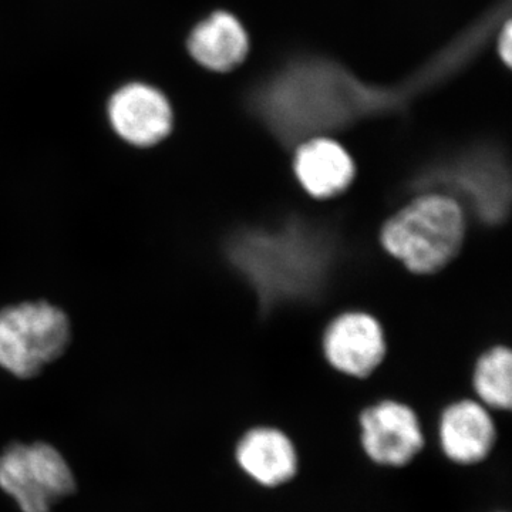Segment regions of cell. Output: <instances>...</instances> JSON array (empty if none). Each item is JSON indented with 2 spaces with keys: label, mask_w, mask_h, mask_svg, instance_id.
<instances>
[{
  "label": "cell",
  "mask_w": 512,
  "mask_h": 512,
  "mask_svg": "<svg viewBox=\"0 0 512 512\" xmlns=\"http://www.w3.org/2000/svg\"><path fill=\"white\" fill-rule=\"evenodd\" d=\"M359 423L367 456L382 466H406L424 446L419 417L406 404L384 400L366 409Z\"/></svg>",
  "instance_id": "cell-7"
},
{
  "label": "cell",
  "mask_w": 512,
  "mask_h": 512,
  "mask_svg": "<svg viewBox=\"0 0 512 512\" xmlns=\"http://www.w3.org/2000/svg\"><path fill=\"white\" fill-rule=\"evenodd\" d=\"M0 488L22 512H50L56 501L76 490V481L50 444H12L0 456Z\"/></svg>",
  "instance_id": "cell-6"
},
{
  "label": "cell",
  "mask_w": 512,
  "mask_h": 512,
  "mask_svg": "<svg viewBox=\"0 0 512 512\" xmlns=\"http://www.w3.org/2000/svg\"><path fill=\"white\" fill-rule=\"evenodd\" d=\"M323 353L340 373L366 377L386 356V339L377 319L365 312H346L333 319L323 335Z\"/></svg>",
  "instance_id": "cell-8"
},
{
  "label": "cell",
  "mask_w": 512,
  "mask_h": 512,
  "mask_svg": "<svg viewBox=\"0 0 512 512\" xmlns=\"http://www.w3.org/2000/svg\"><path fill=\"white\" fill-rule=\"evenodd\" d=\"M466 238L460 202L443 192H426L386 221L383 248L410 272L436 274L458 255Z\"/></svg>",
  "instance_id": "cell-3"
},
{
  "label": "cell",
  "mask_w": 512,
  "mask_h": 512,
  "mask_svg": "<svg viewBox=\"0 0 512 512\" xmlns=\"http://www.w3.org/2000/svg\"><path fill=\"white\" fill-rule=\"evenodd\" d=\"M497 47H498V53H500L501 59L504 60L505 64L507 66H510L511 64V56H512V42H511V22L510 18L505 20L503 23V26H501V29L498 30L497 33Z\"/></svg>",
  "instance_id": "cell-15"
},
{
  "label": "cell",
  "mask_w": 512,
  "mask_h": 512,
  "mask_svg": "<svg viewBox=\"0 0 512 512\" xmlns=\"http://www.w3.org/2000/svg\"><path fill=\"white\" fill-rule=\"evenodd\" d=\"M420 183L443 188V194L466 201L481 221L497 224L507 217L511 202L510 174L500 153L477 147L427 171Z\"/></svg>",
  "instance_id": "cell-5"
},
{
  "label": "cell",
  "mask_w": 512,
  "mask_h": 512,
  "mask_svg": "<svg viewBox=\"0 0 512 512\" xmlns=\"http://www.w3.org/2000/svg\"><path fill=\"white\" fill-rule=\"evenodd\" d=\"M510 3H498L454 37L407 79L363 82L338 60L303 53L289 57L249 89L252 116L285 146L328 137L357 121L406 110L470 66L508 19Z\"/></svg>",
  "instance_id": "cell-1"
},
{
  "label": "cell",
  "mask_w": 512,
  "mask_h": 512,
  "mask_svg": "<svg viewBox=\"0 0 512 512\" xmlns=\"http://www.w3.org/2000/svg\"><path fill=\"white\" fill-rule=\"evenodd\" d=\"M293 171L303 190L316 200L342 194L355 180V161L330 137H313L296 146Z\"/></svg>",
  "instance_id": "cell-10"
},
{
  "label": "cell",
  "mask_w": 512,
  "mask_h": 512,
  "mask_svg": "<svg viewBox=\"0 0 512 512\" xmlns=\"http://www.w3.org/2000/svg\"><path fill=\"white\" fill-rule=\"evenodd\" d=\"M439 436L441 448L451 461L471 466L491 453L497 431L484 404L460 400L444 410Z\"/></svg>",
  "instance_id": "cell-11"
},
{
  "label": "cell",
  "mask_w": 512,
  "mask_h": 512,
  "mask_svg": "<svg viewBox=\"0 0 512 512\" xmlns=\"http://www.w3.org/2000/svg\"><path fill=\"white\" fill-rule=\"evenodd\" d=\"M228 252L232 264L266 305L313 295L330 264L325 241L298 225L241 232L232 239Z\"/></svg>",
  "instance_id": "cell-2"
},
{
  "label": "cell",
  "mask_w": 512,
  "mask_h": 512,
  "mask_svg": "<svg viewBox=\"0 0 512 512\" xmlns=\"http://www.w3.org/2000/svg\"><path fill=\"white\" fill-rule=\"evenodd\" d=\"M474 389L481 404L497 410H510L512 404V355L510 349L497 346L478 359Z\"/></svg>",
  "instance_id": "cell-14"
},
{
  "label": "cell",
  "mask_w": 512,
  "mask_h": 512,
  "mask_svg": "<svg viewBox=\"0 0 512 512\" xmlns=\"http://www.w3.org/2000/svg\"><path fill=\"white\" fill-rule=\"evenodd\" d=\"M238 466L255 483L274 488L298 473V453L284 431L274 427L249 430L237 446Z\"/></svg>",
  "instance_id": "cell-12"
},
{
  "label": "cell",
  "mask_w": 512,
  "mask_h": 512,
  "mask_svg": "<svg viewBox=\"0 0 512 512\" xmlns=\"http://www.w3.org/2000/svg\"><path fill=\"white\" fill-rule=\"evenodd\" d=\"M69 340V319L55 305L25 302L0 311V367L20 379L62 356Z\"/></svg>",
  "instance_id": "cell-4"
},
{
  "label": "cell",
  "mask_w": 512,
  "mask_h": 512,
  "mask_svg": "<svg viewBox=\"0 0 512 512\" xmlns=\"http://www.w3.org/2000/svg\"><path fill=\"white\" fill-rule=\"evenodd\" d=\"M188 50L205 69L231 72L247 59L249 37L234 15L215 12L192 30Z\"/></svg>",
  "instance_id": "cell-13"
},
{
  "label": "cell",
  "mask_w": 512,
  "mask_h": 512,
  "mask_svg": "<svg viewBox=\"0 0 512 512\" xmlns=\"http://www.w3.org/2000/svg\"><path fill=\"white\" fill-rule=\"evenodd\" d=\"M109 117L116 133L137 147L156 146L173 130L170 103L146 84H130L114 94Z\"/></svg>",
  "instance_id": "cell-9"
}]
</instances>
